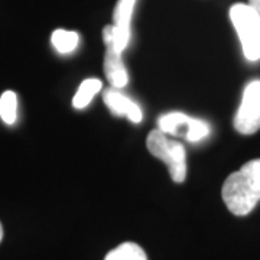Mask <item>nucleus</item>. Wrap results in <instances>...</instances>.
Instances as JSON below:
<instances>
[{"label": "nucleus", "mask_w": 260, "mask_h": 260, "mask_svg": "<svg viewBox=\"0 0 260 260\" xmlns=\"http://www.w3.org/2000/svg\"><path fill=\"white\" fill-rule=\"evenodd\" d=\"M221 197L234 215L250 214L260 201V159H251L233 172L224 182Z\"/></svg>", "instance_id": "obj_1"}, {"label": "nucleus", "mask_w": 260, "mask_h": 260, "mask_svg": "<svg viewBox=\"0 0 260 260\" xmlns=\"http://www.w3.org/2000/svg\"><path fill=\"white\" fill-rule=\"evenodd\" d=\"M149 153L162 160L169 169V175L174 182H184L186 178V152L182 143L171 139L169 135L159 129L152 130L146 139Z\"/></svg>", "instance_id": "obj_2"}, {"label": "nucleus", "mask_w": 260, "mask_h": 260, "mask_svg": "<svg viewBox=\"0 0 260 260\" xmlns=\"http://www.w3.org/2000/svg\"><path fill=\"white\" fill-rule=\"evenodd\" d=\"M230 19L247 61L260 59V18L247 3H236L230 9Z\"/></svg>", "instance_id": "obj_3"}, {"label": "nucleus", "mask_w": 260, "mask_h": 260, "mask_svg": "<svg viewBox=\"0 0 260 260\" xmlns=\"http://www.w3.org/2000/svg\"><path fill=\"white\" fill-rule=\"evenodd\" d=\"M158 129L169 136H181L191 143L204 140L211 132L210 124L205 120L181 112L162 114L158 119Z\"/></svg>", "instance_id": "obj_4"}, {"label": "nucleus", "mask_w": 260, "mask_h": 260, "mask_svg": "<svg viewBox=\"0 0 260 260\" xmlns=\"http://www.w3.org/2000/svg\"><path fill=\"white\" fill-rule=\"evenodd\" d=\"M234 129L246 136L260 129V80H253L246 85L234 117Z\"/></svg>", "instance_id": "obj_5"}, {"label": "nucleus", "mask_w": 260, "mask_h": 260, "mask_svg": "<svg viewBox=\"0 0 260 260\" xmlns=\"http://www.w3.org/2000/svg\"><path fill=\"white\" fill-rule=\"evenodd\" d=\"M136 0H119L113 12V25L103 29V42L112 44L116 51L124 52L130 42V25Z\"/></svg>", "instance_id": "obj_6"}, {"label": "nucleus", "mask_w": 260, "mask_h": 260, "mask_svg": "<svg viewBox=\"0 0 260 260\" xmlns=\"http://www.w3.org/2000/svg\"><path fill=\"white\" fill-rule=\"evenodd\" d=\"M103 100L113 116L126 117L132 123H140L143 120L142 109L130 97L121 93L119 88H113V87L107 88L103 93Z\"/></svg>", "instance_id": "obj_7"}, {"label": "nucleus", "mask_w": 260, "mask_h": 260, "mask_svg": "<svg viewBox=\"0 0 260 260\" xmlns=\"http://www.w3.org/2000/svg\"><path fill=\"white\" fill-rule=\"evenodd\" d=\"M106 45V55H104V74L113 88H124L129 83V75L126 65L123 62V54L116 51L112 44Z\"/></svg>", "instance_id": "obj_8"}, {"label": "nucleus", "mask_w": 260, "mask_h": 260, "mask_svg": "<svg viewBox=\"0 0 260 260\" xmlns=\"http://www.w3.org/2000/svg\"><path fill=\"white\" fill-rule=\"evenodd\" d=\"M103 83L99 78H87L83 83L80 84L77 93H75L74 99H73V106L77 110H83L85 109L91 100L94 99L95 94L102 91Z\"/></svg>", "instance_id": "obj_9"}, {"label": "nucleus", "mask_w": 260, "mask_h": 260, "mask_svg": "<svg viewBox=\"0 0 260 260\" xmlns=\"http://www.w3.org/2000/svg\"><path fill=\"white\" fill-rule=\"evenodd\" d=\"M51 42L56 51L62 55L74 52L78 44H80V35L74 30H65V29H56L52 32Z\"/></svg>", "instance_id": "obj_10"}, {"label": "nucleus", "mask_w": 260, "mask_h": 260, "mask_svg": "<svg viewBox=\"0 0 260 260\" xmlns=\"http://www.w3.org/2000/svg\"><path fill=\"white\" fill-rule=\"evenodd\" d=\"M104 260H148V256L139 244L126 242L109 251Z\"/></svg>", "instance_id": "obj_11"}, {"label": "nucleus", "mask_w": 260, "mask_h": 260, "mask_svg": "<svg viewBox=\"0 0 260 260\" xmlns=\"http://www.w3.org/2000/svg\"><path fill=\"white\" fill-rule=\"evenodd\" d=\"M18 117V97L16 93L8 90L0 97V119L8 126L15 124Z\"/></svg>", "instance_id": "obj_12"}, {"label": "nucleus", "mask_w": 260, "mask_h": 260, "mask_svg": "<svg viewBox=\"0 0 260 260\" xmlns=\"http://www.w3.org/2000/svg\"><path fill=\"white\" fill-rule=\"evenodd\" d=\"M247 5H249L251 9L256 12V13H257V16L260 18V0H249V2H247Z\"/></svg>", "instance_id": "obj_13"}, {"label": "nucleus", "mask_w": 260, "mask_h": 260, "mask_svg": "<svg viewBox=\"0 0 260 260\" xmlns=\"http://www.w3.org/2000/svg\"><path fill=\"white\" fill-rule=\"evenodd\" d=\"M3 239V227H2V223H0V242Z\"/></svg>", "instance_id": "obj_14"}]
</instances>
